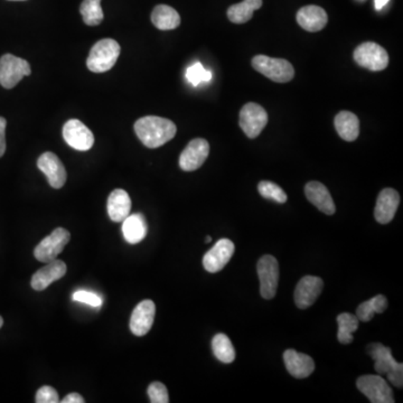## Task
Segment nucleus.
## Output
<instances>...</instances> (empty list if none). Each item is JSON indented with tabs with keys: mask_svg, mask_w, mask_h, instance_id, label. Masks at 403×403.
Listing matches in <instances>:
<instances>
[{
	"mask_svg": "<svg viewBox=\"0 0 403 403\" xmlns=\"http://www.w3.org/2000/svg\"><path fill=\"white\" fill-rule=\"evenodd\" d=\"M134 132L140 141L148 148H158L175 137L176 124L169 119L148 116L138 119Z\"/></svg>",
	"mask_w": 403,
	"mask_h": 403,
	"instance_id": "1",
	"label": "nucleus"
},
{
	"mask_svg": "<svg viewBox=\"0 0 403 403\" xmlns=\"http://www.w3.org/2000/svg\"><path fill=\"white\" fill-rule=\"evenodd\" d=\"M367 353L375 360V370L379 375H387L394 387H403V364L395 361L390 348L381 343H373L367 348Z\"/></svg>",
	"mask_w": 403,
	"mask_h": 403,
	"instance_id": "2",
	"label": "nucleus"
},
{
	"mask_svg": "<svg viewBox=\"0 0 403 403\" xmlns=\"http://www.w3.org/2000/svg\"><path fill=\"white\" fill-rule=\"evenodd\" d=\"M120 45L112 38H104L93 45L87 56V66L93 73H104L114 68L120 55Z\"/></svg>",
	"mask_w": 403,
	"mask_h": 403,
	"instance_id": "3",
	"label": "nucleus"
},
{
	"mask_svg": "<svg viewBox=\"0 0 403 403\" xmlns=\"http://www.w3.org/2000/svg\"><path fill=\"white\" fill-rule=\"evenodd\" d=\"M252 66L259 73L277 83H287L295 77L294 66L284 58L257 55L252 58Z\"/></svg>",
	"mask_w": 403,
	"mask_h": 403,
	"instance_id": "4",
	"label": "nucleus"
},
{
	"mask_svg": "<svg viewBox=\"0 0 403 403\" xmlns=\"http://www.w3.org/2000/svg\"><path fill=\"white\" fill-rule=\"evenodd\" d=\"M32 73L28 62L13 54H5L0 58V85L5 89L16 87L21 79Z\"/></svg>",
	"mask_w": 403,
	"mask_h": 403,
	"instance_id": "5",
	"label": "nucleus"
},
{
	"mask_svg": "<svg viewBox=\"0 0 403 403\" xmlns=\"http://www.w3.org/2000/svg\"><path fill=\"white\" fill-rule=\"evenodd\" d=\"M353 56L358 65L370 71H382L389 65V54L377 43L367 42L358 45Z\"/></svg>",
	"mask_w": 403,
	"mask_h": 403,
	"instance_id": "6",
	"label": "nucleus"
},
{
	"mask_svg": "<svg viewBox=\"0 0 403 403\" xmlns=\"http://www.w3.org/2000/svg\"><path fill=\"white\" fill-rule=\"evenodd\" d=\"M71 240V235L63 227H56L53 232L45 237L34 250V256L43 264L55 260Z\"/></svg>",
	"mask_w": 403,
	"mask_h": 403,
	"instance_id": "7",
	"label": "nucleus"
},
{
	"mask_svg": "<svg viewBox=\"0 0 403 403\" xmlns=\"http://www.w3.org/2000/svg\"><path fill=\"white\" fill-rule=\"evenodd\" d=\"M356 387L372 403H393L392 390L382 375H363L356 381Z\"/></svg>",
	"mask_w": 403,
	"mask_h": 403,
	"instance_id": "8",
	"label": "nucleus"
},
{
	"mask_svg": "<svg viewBox=\"0 0 403 403\" xmlns=\"http://www.w3.org/2000/svg\"><path fill=\"white\" fill-rule=\"evenodd\" d=\"M257 270L260 279L261 296L264 299H272L277 293L279 282V264L277 259L266 254L258 261Z\"/></svg>",
	"mask_w": 403,
	"mask_h": 403,
	"instance_id": "9",
	"label": "nucleus"
},
{
	"mask_svg": "<svg viewBox=\"0 0 403 403\" xmlns=\"http://www.w3.org/2000/svg\"><path fill=\"white\" fill-rule=\"evenodd\" d=\"M239 124L247 137L253 139L258 137L268 124V114L258 103H247L241 109Z\"/></svg>",
	"mask_w": 403,
	"mask_h": 403,
	"instance_id": "10",
	"label": "nucleus"
},
{
	"mask_svg": "<svg viewBox=\"0 0 403 403\" xmlns=\"http://www.w3.org/2000/svg\"><path fill=\"white\" fill-rule=\"evenodd\" d=\"M63 137L70 147L80 151H87L95 144L92 131L77 119H71L63 127Z\"/></svg>",
	"mask_w": 403,
	"mask_h": 403,
	"instance_id": "11",
	"label": "nucleus"
},
{
	"mask_svg": "<svg viewBox=\"0 0 403 403\" xmlns=\"http://www.w3.org/2000/svg\"><path fill=\"white\" fill-rule=\"evenodd\" d=\"M210 154V145L203 138L193 139L179 157V167L185 171H193L202 167Z\"/></svg>",
	"mask_w": 403,
	"mask_h": 403,
	"instance_id": "12",
	"label": "nucleus"
},
{
	"mask_svg": "<svg viewBox=\"0 0 403 403\" xmlns=\"http://www.w3.org/2000/svg\"><path fill=\"white\" fill-rule=\"evenodd\" d=\"M235 249V243L229 239L217 241L213 248L208 251L204 256L203 266L206 272L211 274L221 272L232 258Z\"/></svg>",
	"mask_w": 403,
	"mask_h": 403,
	"instance_id": "13",
	"label": "nucleus"
},
{
	"mask_svg": "<svg viewBox=\"0 0 403 403\" xmlns=\"http://www.w3.org/2000/svg\"><path fill=\"white\" fill-rule=\"evenodd\" d=\"M156 305L151 299H145L134 307L130 318V331L136 336H145L153 327Z\"/></svg>",
	"mask_w": 403,
	"mask_h": 403,
	"instance_id": "14",
	"label": "nucleus"
},
{
	"mask_svg": "<svg viewBox=\"0 0 403 403\" xmlns=\"http://www.w3.org/2000/svg\"><path fill=\"white\" fill-rule=\"evenodd\" d=\"M37 167L44 173L52 188L56 190L63 188L68 176L63 163L55 154L50 151L43 154L37 161Z\"/></svg>",
	"mask_w": 403,
	"mask_h": 403,
	"instance_id": "15",
	"label": "nucleus"
},
{
	"mask_svg": "<svg viewBox=\"0 0 403 403\" xmlns=\"http://www.w3.org/2000/svg\"><path fill=\"white\" fill-rule=\"evenodd\" d=\"M324 281L316 276H306L298 282L295 290V303L299 309H307L315 303L322 294Z\"/></svg>",
	"mask_w": 403,
	"mask_h": 403,
	"instance_id": "16",
	"label": "nucleus"
},
{
	"mask_svg": "<svg viewBox=\"0 0 403 403\" xmlns=\"http://www.w3.org/2000/svg\"><path fill=\"white\" fill-rule=\"evenodd\" d=\"M66 264L63 261L55 260L48 262L46 266L43 267L38 272L33 274L32 280H31V285L32 288L36 291H43L46 289L48 286L52 285L54 281L61 279L65 276Z\"/></svg>",
	"mask_w": 403,
	"mask_h": 403,
	"instance_id": "17",
	"label": "nucleus"
},
{
	"mask_svg": "<svg viewBox=\"0 0 403 403\" xmlns=\"http://www.w3.org/2000/svg\"><path fill=\"white\" fill-rule=\"evenodd\" d=\"M400 204V195L393 188H385L377 196L375 216L379 223L387 224L392 221Z\"/></svg>",
	"mask_w": 403,
	"mask_h": 403,
	"instance_id": "18",
	"label": "nucleus"
},
{
	"mask_svg": "<svg viewBox=\"0 0 403 403\" xmlns=\"http://www.w3.org/2000/svg\"><path fill=\"white\" fill-rule=\"evenodd\" d=\"M286 369L296 379H305L315 371V362L307 354L299 353L295 350H287L284 353Z\"/></svg>",
	"mask_w": 403,
	"mask_h": 403,
	"instance_id": "19",
	"label": "nucleus"
},
{
	"mask_svg": "<svg viewBox=\"0 0 403 403\" xmlns=\"http://www.w3.org/2000/svg\"><path fill=\"white\" fill-rule=\"evenodd\" d=\"M297 23L307 32L316 33L326 26L328 16L326 11L319 6H305L298 11Z\"/></svg>",
	"mask_w": 403,
	"mask_h": 403,
	"instance_id": "20",
	"label": "nucleus"
},
{
	"mask_svg": "<svg viewBox=\"0 0 403 403\" xmlns=\"http://www.w3.org/2000/svg\"><path fill=\"white\" fill-rule=\"evenodd\" d=\"M305 194L307 200L323 213L333 215L336 211L330 190H327L326 186L322 183H307L305 186Z\"/></svg>",
	"mask_w": 403,
	"mask_h": 403,
	"instance_id": "21",
	"label": "nucleus"
},
{
	"mask_svg": "<svg viewBox=\"0 0 403 403\" xmlns=\"http://www.w3.org/2000/svg\"><path fill=\"white\" fill-rule=\"evenodd\" d=\"M122 224V233L127 242L137 245L145 239L148 233L147 222L143 214L136 213L127 216Z\"/></svg>",
	"mask_w": 403,
	"mask_h": 403,
	"instance_id": "22",
	"label": "nucleus"
},
{
	"mask_svg": "<svg viewBox=\"0 0 403 403\" xmlns=\"http://www.w3.org/2000/svg\"><path fill=\"white\" fill-rule=\"evenodd\" d=\"M131 200L128 193L122 188L114 190L108 198V214L114 222H122L129 215Z\"/></svg>",
	"mask_w": 403,
	"mask_h": 403,
	"instance_id": "23",
	"label": "nucleus"
},
{
	"mask_svg": "<svg viewBox=\"0 0 403 403\" xmlns=\"http://www.w3.org/2000/svg\"><path fill=\"white\" fill-rule=\"evenodd\" d=\"M335 128L340 137L345 141H354L360 134V120L356 114L350 111H340L335 117Z\"/></svg>",
	"mask_w": 403,
	"mask_h": 403,
	"instance_id": "24",
	"label": "nucleus"
},
{
	"mask_svg": "<svg viewBox=\"0 0 403 403\" xmlns=\"http://www.w3.org/2000/svg\"><path fill=\"white\" fill-rule=\"evenodd\" d=\"M151 21L161 31H171L181 25V16L171 6L158 5L154 9Z\"/></svg>",
	"mask_w": 403,
	"mask_h": 403,
	"instance_id": "25",
	"label": "nucleus"
},
{
	"mask_svg": "<svg viewBox=\"0 0 403 403\" xmlns=\"http://www.w3.org/2000/svg\"><path fill=\"white\" fill-rule=\"evenodd\" d=\"M262 0H243L227 9V17L235 24H245L252 18L253 13L261 9Z\"/></svg>",
	"mask_w": 403,
	"mask_h": 403,
	"instance_id": "26",
	"label": "nucleus"
},
{
	"mask_svg": "<svg viewBox=\"0 0 403 403\" xmlns=\"http://www.w3.org/2000/svg\"><path fill=\"white\" fill-rule=\"evenodd\" d=\"M387 299L385 296L377 295L370 301H364L356 309V317L361 322H370L375 313H385L387 308Z\"/></svg>",
	"mask_w": 403,
	"mask_h": 403,
	"instance_id": "27",
	"label": "nucleus"
},
{
	"mask_svg": "<svg viewBox=\"0 0 403 403\" xmlns=\"http://www.w3.org/2000/svg\"><path fill=\"white\" fill-rule=\"evenodd\" d=\"M214 355L224 364L232 363L235 360V350L232 342L225 334H216L212 340Z\"/></svg>",
	"mask_w": 403,
	"mask_h": 403,
	"instance_id": "28",
	"label": "nucleus"
},
{
	"mask_svg": "<svg viewBox=\"0 0 403 403\" xmlns=\"http://www.w3.org/2000/svg\"><path fill=\"white\" fill-rule=\"evenodd\" d=\"M338 342L342 343L344 345H348L353 342L354 336L353 333H355L358 328V317L355 315H352L350 313H343L338 316Z\"/></svg>",
	"mask_w": 403,
	"mask_h": 403,
	"instance_id": "29",
	"label": "nucleus"
},
{
	"mask_svg": "<svg viewBox=\"0 0 403 403\" xmlns=\"http://www.w3.org/2000/svg\"><path fill=\"white\" fill-rule=\"evenodd\" d=\"M80 13L87 26H98L103 21V11L101 0H83Z\"/></svg>",
	"mask_w": 403,
	"mask_h": 403,
	"instance_id": "30",
	"label": "nucleus"
},
{
	"mask_svg": "<svg viewBox=\"0 0 403 403\" xmlns=\"http://www.w3.org/2000/svg\"><path fill=\"white\" fill-rule=\"evenodd\" d=\"M258 190L262 198L274 200L277 203L284 204L287 202V194L280 186L269 181L259 183Z\"/></svg>",
	"mask_w": 403,
	"mask_h": 403,
	"instance_id": "31",
	"label": "nucleus"
},
{
	"mask_svg": "<svg viewBox=\"0 0 403 403\" xmlns=\"http://www.w3.org/2000/svg\"><path fill=\"white\" fill-rule=\"evenodd\" d=\"M186 77L194 87H198L202 82H210L212 80V73L204 69L200 63H195L190 66L186 71Z\"/></svg>",
	"mask_w": 403,
	"mask_h": 403,
	"instance_id": "32",
	"label": "nucleus"
},
{
	"mask_svg": "<svg viewBox=\"0 0 403 403\" xmlns=\"http://www.w3.org/2000/svg\"><path fill=\"white\" fill-rule=\"evenodd\" d=\"M148 397L153 403H168L169 395L166 385L161 382H153L148 387Z\"/></svg>",
	"mask_w": 403,
	"mask_h": 403,
	"instance_id": "33",
	"label": "nucleus"
},
{
	"mask_svg": "<svg viewBox=\"0 0 403 403\" xmlns=\"http://www.w3.org/2000/svg\"><path fill=\"white\" fill-rule=\"evenodd\" d=\"M72 297H73V301L87 303V305L92 306V307H97V308L101 307L103 303L102 298L98 294L91 293L87 290H77Z\"/></svg>",
	"mask_w": 403,
	"mask_h": 403,
	"instance_id": "34",
	"label": "nucleus"
},
{
	"mask_svg": "<svg viewBox=\"0 0 403 403\" xmlns=\"http://www.w3.org/2000/svg\"><path fill=\"white\" fill-rule=\"evenodd\" d=\"M35 402L58 403L60 402V398H58V393L56 392L54 387H50V385H45V387H41L40 390L37 391Z\"/></svg>",
	"mask_w": 403,
	"mask_h": 403,
	"instance_id": "35",
	"label": "nucleus"
},
{
	"mask_svg": "<svg viewBox=\"0 0 403 403\" xmlns=\"http://www.w3.org/2000/svg\"><path fill=\"white\" fill-rule=\"evenodd\" d=\"M6 119L0 117V157H3L6 151Z\"/></svg>",
	"mask_w": 403,
	"mask_h": 403,
	"instance_id": "36",
	"label": "nucleus"
},
{
	"mask_svg": "<svg viewBox=\"0 0 403 403\" xmlns=\"http://www.w3.org/2000/svg\"><path fill=\"white\" fill-rule=\"evenodd\" d=\"M62 403H85V400L79 393L73 392L66 395L63 400L60 401Z\"/></svg>",
	"mask_w": 403,
	"mask_h": 403,
	"instance_id": "37",
	"label": "nucleus"
},
{
	"mask_svg": "<svg viewBox=\"0 0 403 403\" xmlns=\"http://www.w3.org/2000/svg\"><path fill=\"white\" fill-rule=\"evenodd\" d=\"M389 1H390V0H375V9H377V11H381Z\"/></svg>",
	"mask_w": 403,
	"mask_h": 403,
	"instance_id": "38",
	"label": "nucleus"
},
{
	"mask_svg": "<svg viewBox=\"0 0 403 403\" xmlns=\"http://www.w3.org/2000/svg\"><path fill=\"white\" fill-rule=\"evenodd\" d=\"M211 241H212V237H210V235H208V237H206V239H205V242L210 243V242H211Z\"/></svg>",
	"mask_w": 403,
	"mask_h": 403,
	"instance_id": "39",
	"label": "nucleus"
},
{
	"mask_svg": "<svg viewBox=\"0 0 403 403\" xmlns=\"http://www.w3.org/2000/svg\"><path fill=\"white\" fill-rule=\"evenodd\" d=\"M3 325H4V319L3 317L0 316V328L3 327Z\"/></svg>",
	"mask_w": 403,
	"mask_h": 403,
	"instance_id": "40",
	"label": "nucleus"
},
{
	"mask_svg": "<svg viewBox=\"0 0 403 403\" xmlns=\"http://www.w3.org/2000/svg\"><path fill=\"white\" fill-rule=\"evenodd\" d=\"M11 1H23V0H11Z\"/></svg>",
	"mask_w": 403,
	"mask_h": 403,
	"instance_id": "41",
	"label": "nucleus"
}]
</instances>
